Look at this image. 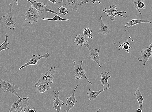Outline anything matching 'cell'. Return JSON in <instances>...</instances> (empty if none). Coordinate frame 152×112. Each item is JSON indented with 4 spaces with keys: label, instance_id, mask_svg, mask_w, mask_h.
Wrapping results in <instances>:
<instances>
[{
    "label": "cell",
    "instance_id": "cell-1",
    "mask_svg": "<svg viewBox=\"0 0 152 112\" xmlns=\"http://www.w3.org/2000/svg\"><path fill=\"white\" fill-rule=\"evenodd\" d=\"M9 7L10 12L7 15L3 16L0 18V25L3 27L8 28L10 30H14L16 25L14 18V10L12 4H9Z\"/></svg>",
    "mask_w": 152,
    "mask_h": 112
},
{
    "label": "cell",
    "instance_id": "cell-2",
    "mask_svg": "<svg viewBox=\"0 0 152 112\" xmlns=\"http://www.w3.org/2000/svg\"><path fill=\"white\" fill-rule=\"evenodd\" d=\"M55 72V67L51 68L49 70L42 74L41 76L34 85V87H37L39 84L42 82H49L50 84H52Z\"/></svg>",
    "mask_w": 152,
    "mask_h": 112
},
{
    "label": "cell",
    "instance_id": "cell-3",
    "mask_svg": "<svg viewBox=\"0 0 152 112\" xmlns=\"http://www.w3.org/2000/svg\"><path fill=\"white\" fill-rule=\"evenodd\" d=\"M31 7L29 8L28 10L25 13L24 18L25 22H28L31 25L37 23L40 17L39 12L33 7L31 6Z\"/></svg>",
    "mask_w": 152,
    "mask_h": 112
},
{
    "label": "cell",
    "instance_id": "cell-4",
    "mask_svg": "<svg viewBox=\"0 0 152 112\" xmlns=\"http://www.w3.org/2000/svg\"><path fill=\"white\" fill-rule=\"evenodd\" d=\"M73 61L74 64V78L76 79H81L84 78L86 79L89 83L92 85V82L89 81L86 75V72H85L84 69L83 68L82 66L83 62L81 61L78 64L75 62V60L73 59Z\"/></svg>",
    "mask_w": 152,
    "mask_h": 112
},
{
    "label": "cell",
    "instance_id": "cell-5",
    "mask_svg": "<svg viewBox=\"0 0 152 112\" xmlns=\"http://www.w3.org/2000/svg\"><path fill=\"white\" fill-rule=\"evenodd\" d=\"M0 88L4 93L9 92L19 98L20 99L21 98L15 90V89L20 90V88L10 83L8 81H5L0 79Z\"/></svg>",
    "mask_w": 152,
    "mask_h": 112
},
{
    "label": "cell",
    "instance_id": "cell-6",
    "mask_svg": "<svg viewBox=\"0 0 152 112\" xmlns=\"http://www.w3.org/2000/svg\"><path fill=\"white\" fill-rule=\"evenodd\" d=\"M110 8L109 10L105 8V10H103V12L104 13H107V16L110 17V19L111 20L115 21V18L117 15L125 18H127V16L121 14V13H127L126 11L124 10L121 12H118L116 5L112 4L111 6H110Z\"/></svg>",
    "mask_w": 152,
    "mask_h": 112
},
{
    "label": "cell",
    "instance_id": "cell-7",
    "mask_svg": "<svg viewBox=\"0 0 152 112\" xmlns=\"http://www.w3.org/2000/svg\"><path fill=\"white\" fill-rule=\"evenodd\" d=\"M30 3L31 6L34 8L39 12H48L52 13L55 14L60 15V13H58L53 10L48 8L47 5L45 4L43 2H37L36 0L33 1L31 0H26Z\"/></svg>",
    "mask_w": 152,
    "mask_h": 112
},
{
    "label": "cell",
    "instance_id": "cell-8",
    "mask_svg": "<svg viewBox=\"0 0 152 112\" xmlns=\"http://www.w3.org/2000/svg\"><path fill=\"white\" fill-rule=\"evenodd\" d=\"M152 42H151L146 49H143L141 51L140 55L138 59L140 62L142 61L143 66H145L149 60L152 57Z\"/></svg>",
    "mask_w": 152,
    "mask_h": 112
},
{
    "label": "cell",
    "instance_id": "cell-9",
    "mask_svg": "<svg viewBox=\"0 0 152 112\" xmlns=\"http://www.w3.org/2000/svg\"><path fill=\"white\" fill-rule=\"evenodd\" d=\"M85 47L88 49L89 52L90 57L91 60L94 61L97 64V65L101 68V66L100 64V57L99 55V50L98 49H94L90 46V45L87 44H84Z\"/></svg>",
    "mask_w": 152,
    "mask_h": 112
},
{
    "label": "cell",
    "instance_id": "cell-10",
    "mask_svg": "<svg viewBox=\"0 0 152 112\" xmlns=\"http://www.w3.org/2000/svg\"><path fill=\"white\" fill-rule=\"evenodd\" d=\"M49 53H46L45 55H41L39 54H38L37 55L33 54V58H31V60L29 61L27 63H25L19 68V70H21V69L25 68L26 66L30 65H36L37 62L41 59L42 58H46L47 59L49 57Z\"/></svg>",
    "mask_w": 152,
    "mask_h": 112
},
{
    "label": "cell",
    "instance_id": "cell-11",
    "mask_svg": "<svg viewBox=\"0 0 152 112\" xmlns=\"http://www.w3.org/2000/svg\"><path fill=\"white\" fill-rule=\"evenodd\" d=\"M78 86V85H77L72 92V94L70 97L66 98V112H69L71 109L74 108L75 105L77 102V100L75 97V93Z\"/></svg>",
    "mask_w": 152,
    "mask_h": 112
},
{
    "label": "cell",
    "instance_id": "cell-12",
    "mask_svg": "<svg viewBox=\"0 0 152 112\" xmlns=\"http://www.w3.org/2000/svg\"><path fill=\"white\" fill-rule=\"evenodd\" d=\"M53 92L54 93L55 98L53 99L54 103L52 105V107L53 109L56 110L57 112H60L61 106L64 105L65 104L63 102L62 100L60 99L59 97V92L54 91Z\"/></svg>",
    "mask_w": 152,
    "mask_h": 112
},
{
    "label": "cell",
    "instance_id": "cell-13",
    "mask_svg": "<svg viewBox=\"0 0 152 112\" xmlns=\"http://www.w3.org/2000/svg\"><path fill=\"white\" fill-rule=\"evenodd\" d=\"M81 1L82 0H63V2L66 6L69 8L70 12H71L73 10L75 11L78 10V7Z\"/></svg>",
    "mask_w": 152,
    "mask_h": 112
},
{
    "label": "cell",
    "instance_id": "cell-14",
    "mask_svg": "<svg viewBox=\"0 0 152 112\" xmlns=\"http://www.w3.org/2000/svg\"><path fill=\"white\" fill-rule=\"evenodd\" d=\"M102 16H100V17L99 29L98 31V34L101 35H106L109 33H113L112 31H111L108 26L106 25L105 23L102 20Z\"/></svg>",
    "mask_w": 152,
    "mask_h": 112
},
{
    "label": "cell",
    "instance_id": "cell-15",
    "mask_svg": "<svg viewBox=\"0 0 152 112\" xmlns=\"http://www.w3.org/2000/svg\"><path fill=\"white\" fill-rule=\"evenodd\" d=\"M111 71L108 72H106L105 73H101L100 74L101 79L100 82L102 84V86H104L106 90L110 89V85L108 83V80L111 78V76L108 75V74L111 72Z\"/></svg>",
    "mask_w": 152,
    "mask_h": 112
},
{
    "label": "cell",
    "instance_id": "cell-16",
    "mask_svg": "<svg viewBox=\"0 0 152 112\" xmlns=\"http://www.w3.org/2000/svg\"><path fill=\"white\" fill-rule=\"evenodd\" d=\"M141 23H151V22L147 19L137 20L133 19L129 20V22L125 24V28H130L132 26L138 25Z\"/></svg>",
    "mask_w": 152,
    "mask_h": 112
},
{
    "label": "cell",
    "instance_id": "cell-17",
    "mask_svg": "<svg viewBox=\"0 0 152 112\" xmlns=\"http://www.w3.org/2000/svg\"><path fill=\"white\" fill-rule=\"evenodd\" d=\"M30 99L29 98L27 99L21 101L20 104V107L16 112H29L30 107L28 105V100Z\"/></svg>",
    "mask_w": 152,
    "mask_h": 112
},
{
    "label": "cell",
    "instance_id": "cell-18",
    "mask_svg": "<svg viewBox=\"0 0 152 112\" xmlns=\"http://www.w3.org/2000/svg\"><path fill=\"white\" fill-rule=\"evenodd\" d=\"M105 90V89H103L98 91L94 92L89 89L87 92V94L88 95V98H89V101H90L91 100H95L100 93Z\"/></svg>",
    "mask_w": 152,
    "mask_h": 112
},
{
    "label": "cell",
    "instance_id": "cell-19",
    "mask_svg": "<svg viewBox=\"0 0 152 112\" xmlns=\"http://www.w3.org/2000/svg\"><path fill=\"white\" fill-rule=\"evenodd\" d=\"M134 96L137 98V100L139 103L140 108L142 110L143 103L144 101V98L138 87H137V89L135 91V93Z\"/></svg>",
    "mask_w": 152,
    "mask_h": 112
},
{
    "label": "cell",
    "instance_id": "cell-20",
    "mask_svg": "<svg viewBox=\"0 0 152 112\" xmlns=\"http://www.w3.org/2000/svg\"><path fill=\"white\" fill-rule=\"evenodd\" d=\"M75 40L74 43L77 45L79 46H83L85 44H86L84 37L83 34L76 35L75 37Z\"/></svg>",
    "mask_w": 152,
    "mask_h": 112
},
{
    "label": "cell",
    "instance_id": "cell-21",
    "mask_svg": "<svg viewBox=\"0 0 152 112\" xmlns=\"http://www.w3.org/2000/svg\"><path fill=\"white\" fill-rule=\"evenodd\" d=\"M92 31V30H90L88 27L84 29L83 34V35L84 37L86 43L89 41L90 38L93 39V37L91 34Z\"/></svg>",
    "mask_w": 152,
    "mask_h": 112
},
{
    "label": "cell",
    "instance_id": "cell-22",
    "mask_svg": "<svg viewBox=\"0 0 152 112\" xmlns=\"http://www.w3.org/2000/svg\"><path fill=\"white\" fill-rule=\"evenodd\" d=\"M28 97H24L22 98H21L19 100H17L15 101L13 103L11 106V108L10 109L9 112H13L15 111L18 110L20 107V104L22 101L27 99L28 98Z\"/></svg>",
    "mask_w": 152,
    "mask_h": 112
},
{
    "label": "cell",
    "instance_id": "cell-23",
    "mask_svg": "<svg viewBox=\"0 0 152 112\" xmlns=\"http://www.w3.org/2000/svg\"><path fill=\"white\" fill-rule=\"evenodd\" d=\"M50 84L49 82H46L45 84L40 85L37 89L39 92L44 93L46 91L51 89V87L49 86Z\"/></svg>",
    "mask_w": 152,
    "mask_h": 112
},
{
    "label": "cell",
    "instance_id": "cell-24",
    "mask_svg": "<svg viewBox=\"0 0 152 112\" xmlns=\"http://www.w3.org/2000/svg\"><path fill=\"white\" fill-rule=\"evenodd\" d=\"M8 36L7 35V33L5 34V39L3 43L0 45V53L3 50L6 49L9 50V48L8 45L10 44L9 42H8Z\"/></svg>",
    "mask_w": 152,
    "mask_h": 112
},
{
    "label": "cell",
    "instance_id": "cell-25",
    "mask_svg": "<svg viewBox=\"0 0 152 112\" xmlns=\"http://www.w3.org/2000/svg\"><path fill=\"white\" fill-rule=\"evenodd\" d=\"M42 19L44 20H55L56 21H57V22H61L62 21H70V20L64 19V18H62L60 16H58L57 14H55V16L54 18H42Z\"/></svg>",
    "mask_w": 152,
    "mask_h": 112
},
{
    "label": "cell",
    "instance_id": "cell-26",
    "mask_svg": "<svg viewBox=\"0 0 152 112\" xmlns=\"http://www.w3.org/2000/svg\"><path fill=\"white\" fill-rule=\"evenodd\" d=\"M58 10L60 14H62L65 16L68 14V9L65 7V5L59 7Z\"/></svg>",
    "mask_w": 152,
    "mask_h": 112
},
{
    "label": "cell",
    "instance_id": "cell-27",
    "mask_svg": "<svg viewBox=\"0 0 152 112\" xmlns=\"http://www.w3.org/2000/svg\"><path fill=\"white\" fill-rule=\"evenodd\" d=\"M145 0H133V5L135 8L136 9L138 12H139L140 15H142V13L140 12L139 9L137 6L138 4L140 2H145Z\"/></svg>",
    "mask_w": 152,
    "mask_h": 112
},
{
    "label": "cell",
    "instance_id": "cell-28",
    "mask_svg": "<svg viewBox=\"0 0 152 112\" xmlns=\"http://www.w3.org/2000/svg\"><path fill=\"white\" fill-rule=\"evenodd\" d=\"M96 2H97L98 4H100L101 3V0H82L80 3V5H84L88 3H92L93 4H94Z\"/></svg>",
    "mask_w": 152,
    "mask_h": 112
},
{
    "label": "cell",
    "instance_id": "cell-29",
    "mask_svg": "<svg viewBox=\"0 0 152 112\" xmlns=\"http://www.w3.org/2000/svg\"><path fill=\"white\" fill-rule=\"evenodd\" d=\"M137 6L138 9H145L146 8L145 4L144 3L142 2H139Z\"/></svg>",
    "mask_w": 152,
    "mask_h": 112
},
{
    "label": "cell",
    "instance_id": "cell-30",
    "mask_svg": "<svg viewBox=\"0 0 152 112\" xmlns=\"http://www.w3.org/2000/svg\"><path fill=\"white\" fill-rule=\"evenodd\" d=\"M47 1L54 4L60 3L63 2V0H47Z\"/></svg>",
    "mask_w": 152,
    "mask_h": 112
},
{
    "label": "cell",
    "instance_id": "cell-31",
    "mask_svg": "<svg viewBox=\"0 0 152 112\" xmlns=\"http://www.w3.org/2000/svg\"><path fill=\"white\" fill-rule=\"evenodd\" d=\"M124 49H128L129 48V46L128 45H127V44L125 45L124 46Z\"/></svg>",
    "mask_w": 152,
    "mask_h": 112
},
{
    "label": "cell",
    "instance_id": "cell-32",
    "mask_svg": "<svg viewBox=\"0 0 152 112\" xmlns=\"http://www.w3.org/2000/svg\"><path fill=\"white\" fill-rule=\"evenodd\" d=\"M29 112H37L35 109H30L29 110Z\"/></svg>",
    "mask_w": 152,
    "mask_h": 112
},
{
    "label": "cell",
    "instance_id": "cell-33",
    "mask_svg": "<svg viewBox=\"0 0 152 112\" xmlns=\"http://www.w3.org/2000/svg\"><path fill=\"white\" fill-rule=\"evenodd\" d=\"M142 110L140 108H139L137 109V112H142Z\"/></svg>",
    "mask_w": 152,
    "mask_h": 112
},
{
    "label": "cell",
    "instance_id": "cell-34",
    "mask_svg": "<svg viewBox=\"0 0 152 112\" xmlns=\"http://www.w3.org/2000/svg\"><path fill=\"white\" fill-rule=\"evenodd\" d=\"M97 112H101V109H99L97 111Z\"/></svg>",
    "mask_w": 152,
    "mask_h": 112
},
{
    "label": "cell",
    "instance_id": "cell-35",
    "mask_svg": "<svg viewBox=\"0 0 152 112\" xmlns=\"http://www.w3.org/2000/svg\"><path fill=\"white\" fill-rule=\"evenodd\" d=\"M16 5H18V0H16Z\"/></svg>",
    "mask_w": 152,
    "mask_h": 112
},
{
    "label": "cell",
    "instance_id": "cell-36",
    "mask_svg": "<svg viewBox=\"0 0 152 112\" xmlns=\"http://www.w3.org/2000/svg\"><path fill=\"white\" fill-rule=\"evenodd\" d=\"M118 1H119V0H118Z\"/></svg>",
    "mask_w": 152,
    "mask_h": 112
}]
</instances>
